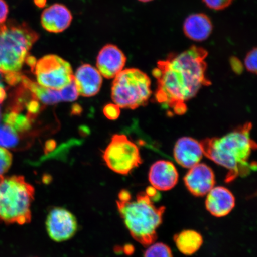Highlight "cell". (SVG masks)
<instances>
[{
	"label": "cell",
	"instance_id": "30bf717a",
	"mask_svg": "<svg viewBox=\"0 0 257 257\" xmlns=\"http://www.w3.org/2000/svg\"><path fill=\"white\" fill-rule=\"evenodd\" d=\"M186 188L197 197L206 195L214 187L216 181L213 170L203 163L190 168L184 178Z\"/></svg>",
	"mask_w": 257,
	"mask_h": 257
},
{
	"label": "cell",
	"instance_id": "603a6c76",
	"mask_svg": "<svg viewBox=\"0 0 257 257\" xmlns=\"http://www.w3.org/2000/svg\"><path fill=\"white\" fill-rule=\"evenodd\" d=\"M61 96H62V101H73L76 100L78 97V92L77 90L75 82L73 79L70 84L67 85L60 90Z\"/></svg>",
	"mask_w": 257,
	"mask_h": 257
},
{
	"label": "cell",
	"instance_id": "ffe728a7",
	"mask_svg": "<svg viewBox=\"0 0 257 257\" xmlns=\"http://www.w3.org/2000/svg\"><path fill=\"white\" fill-rule=\"evenodd\" d=\"M3 121L7 126L17 133H24L30 128L32 120L28 115L19 113V112L10 110L3 117Z\"/></svg>",
	"mask_w": 257,
	"mask_h": 257
},
{
	"label": "cell",
	"instance_id": "5bb4252c",
	"mask_svg": "<svg viewBox=\"0 0 257 257\" xmlns=\"http://www.w3.org/2000/svg\"><path fill=\"white\" fill-rule=\"evenodd\" d=\"M72 19L71 12L65 6L54 4L44 10L41 22L45 30L50 33H60L69 28Z\"/></svg>",
	"mask_w": 257,
	"mask_h": 257
},
{
	"label": "cell",
	"instance_id": "f546056e",
	"mask_svg": "<svg viewBox=\"0 0 257 257\" xmlns=\"http://www.w3.org/2000/svg\"><path fill=\"white\" fill-rule=\"evenodd\" d=\"M146 194L148 195V197H149L152 200H153L154 198H156L157 197L158 192H157V189L153 187L152 186L147 188Z\"/></svg>",
	"mask_w": 257,
	"mask_h": 257
},
{
	"label": "cell",
	"instance_id": "ba28073f",
	"mask_svg": "<svg viewBox=\"0 0 257 257\" xmlns=\"http://www.w3.org/2000/svg\"><path fill=\"white\" fill-rule=\"evenodd\" d=\"M37 83L43 87L60 91L73 79V70L69 62L62 57L49 54L38 60L32 69Z\"/></svg>",
	"mask_w": 257,
	"mask_h": 257
},
{
	"label": "cell",
	"instance_id": "277c9868",
	"mask_svg": "<svg viewBox=\"0 0 257 257\" xmlns=\"http://www.w3.org/2000/svg\"><path fill=\"white\" fill-rule=\"evenodd\" d=\"M38 35L29 26L14 21L0 25V72L20 73Z\"/></svg>",
	"mask_w": 257,
	"mask_h": 257
},
{
	"label": "cell",
	"instance_id": "f1b7e54d",
	"mask_svg": "<svg viewBox=\"0 0 257 257\" xmlns=\"http://www.w3.org/2000/svg\"><path fill=\"white\" fill-rule=\"evenodd\" d=\"M132 199L130 192L126 190H122L118 195V200L120 201H127Z\"/></svg>",
	"mask_w": 257,
	"mask_h": 257
},
{
	"label": "cell",
	"instance_id": "836d02e7",
	"mask_svg": "<svg viewBox=\"0 0 257 257\" xmlns=\"http://www.w3.org/2000/svg\"><path fill=\"white\" fill-rule=\"evenodd\" d=\"M138 1L143 2V3H147L153 1V0H138Z\"/></svg>",
	"mask_w": 257,
	"mask_h": 257
},
{
	"label": "cell",
	"instance_id": "8fae6325",
	"mask_svg": "<svg viewBox=\"0 0 257 257\" xmlns=\"http://www.w3.org/2000/svg\"><path fill=\"white\" fill-rule=\"evenodd\" d=\"M126 57L119 48L113 44L106 45L96 58V67L101 76L107 79L115 78L123 70Z\"/></svg>",
	"mask_w": 257,
	"mask_h": 257
},
{
	"label": "cell",
	"instance_id": "e0dca14e",
	"mask_svg": "<svg viewBox=\"0 0 257 257\" xmlns=\"http://www.w3.org/2000/svg\"><path fill=\"white\" fill-rule=\"evenodd\" d=\"M213 29L211 19L204 14L189 15L185 19L183 26L186 36L195 41H203L208 39Z\"/></svg>",
	"mask_w": 257,
	"mask_h": 257
},
{
	"label": "cell",
	"instance_id": "484cf974",
	"mask_svg": "<svg viewBox=\"0 0 257 257\" xmlns=\"http://www.w3.org/2000/svg\"><path fill=\"white\" fill-rule=\"evenodd\" d=\"M208 8L214 11H221L229 7L233 0H202Z\"/></svg>",
	"mask_w": 257,
	"mask_h": 257
},
{
	"label": "cell",
	"instance_id": "d4e9b609",
	"mask_svg": "<svg viewBox=\"0 0 257 257\" xmlns=\"http://www.w3.org/2000/svg\"><path fill=\"white\" fill-rule=\"evenodd\" d=\"M256 48H253L247 53L245 59V66L248 71L256 73Z\"/></svg>",
	"mask_w": 257,
	"mask_h": 257
},
{
	"label": "cell",
	"instance_id": "9a60e30c",
	"mask_svg": "<svg viewBox=\"0 0 257 257\" xmlns=\"http://www.w3.org/2000/svg\"><path fill=\"white\" fill-rule=\"evenodd\" d=\"M200 143L191 137H183L177 141L173 155L176 162L185 168L197 165L203 156Z\"/></svg>",
	"mask_w": 257,
	"mask_h": 257
},
{
	"label": "cell",
	"instance_id": "8992f818",
	"mask_svg": "<svg viewBox=\"0 0 257 257\" xmlns=\"http://www.w3.org/2000/svg\"><path fill=\"white\" fill-rule=\"evenodd\" d=\"M152 94L151 79L140 69L123 70L112 82V101L120 108L134 110L146 105Z\"/></svg>",
	"mask_w": 257,
	"mask_h": 257
},
{
	"label": "cell",
	"instance_id": "ac0fdd59",
	"mask_svg": "<svg viewBox=\"0 0 257 257\" xmlns=\"http://www.w3.org/2000/svg\"><path fill=\"white\" fill-rule=\"evenodd\" d=\"M21 83L35 99L44 105H53L62 101L60 91L43 87L25 76L22 78Z\"/></svg>",
	"mask_w": 257,
	"mask_h": 257
},
{
	"label": "cell",
	"instance_id": "cb8c5ba5",
	"mask_svg": "<svg viewBox=\"0 0 257 257\" xmlns=\"http://www.w3.org/2000/svg\"><path fill=\"white\" fill-rule=\"evenodd\" d=\"M12 155L7 150L0 147V177H3L11 168Z\"/></svg>",
	"mask_w": 257,
	"mask_h": 257
},
{
	"label": "cell",
	"instance_id": "e575fe53",
	"mask_svg": "<svg viewBox=\"0 0 257 257\" xmlns=\"http://www.w3.org/2000/svg\"><path fill=\"white\" fill-rule=\"evenodd\" d=\"M3 177H0V180L2 179V178H3Z\"/></svg>",
	"mask_w": 257,
	"mask_h": 257
},
{
	"label": "cell",
	"instance_id": "4dcf8cb0",
	"mask_svg": "<svg viewBox=\"0 0 257 257\" xmlns=\"http://www.w3.org/2000/svg\"><path fill=\"white\" fill-rule=\"evenodd\" d=\"M6 97V92L5 86L3 83L0 84V104L5 100Z\"/></svg>",
	"mask_w": 257,
	"mask_h": 257
},
{
	"label": "cell",
	"instance_id": "d6986e66",
	"mask_svg": "<svg viewBox=\"0 0 257 257\" xmlns=\"http://www.w3.org/2000/svg\"><path fill=\"white\" fill-rule=\"evenodd\" d=\"M174 239L179 251L186 255L197 252L203 243L201 234L192 230H184L177 234Z\"/></svg>",
	"mask_w": 257,
	"mask_h": 257
},
{
	"label": "cell",
	"instance_id": "7a4b0ae2",
	"mask_svg": "<svg viewBox=\"0 0 257 257\" xmlns=\"http://www.w3.org/2000/svg\"><path fill=\"white\" fill-rule=\"evenodd\" d=\"M252 123H246L221 137L207 138L200 143L203 154L209 159L228 170L226 181L238 176L248 175L256 168L249 163L250 154L256 144L250 137Z\"/></svg>",
	"mask_w": 257,
	"mask_h": 257
},
{
	"label": "cell",
	"instance_id": "1f68e13d",
	"mask_svg": "<svg viewBox=\"0 0 257 257\" xmlns=\"http://www.w3.org/2000/svg\"><path fill=\"white\" fill-rule=\"evenodd\" d=\"M54 145H55V143H54L53 141H50L47 144L46 149L48 152V151L53 150V148H54Z\"/></svg>",
	"mask_w": 257,
	"mask_h": 257
},
{
	"label": "cell",
	"instance_id": "7402d4cb",
	"mask_svg": "<svg viewBox=\"0 0 257 257\" xmlns=\"http://www.w3.org/2000/svg\"><path fill=\"white\" fill-rule=\"evenodd\" d=\"M149 246L144 257H173L171 249L165 243H153Z\"/></svg>",
	"mask_w": 257,
	"mask_h": 257
},
{
	"label": "cell",
	"instance_id": "2e32d148",
	"mask_svg": "<svg viewBox=\"0 0 257 257\" xmlns=\"http://www.w3.org/2000/svg\"><path fill=\"white\" fill-rule=\"evenodd\" d=\"M207 195L205 207L215 217L227 216L235 205V198L232 193L223 186L214 187Z\"/></svg>",
	"mask_w": 257,
	"mask_h": 257
},
{
	"label": "cell",
	"instance_id": "83f0119b",
	"mask_svg": "<svg viewBox=\"0 0 257 257\" xmlns=\"http://www.w3.org/2000/svg\"><path fill=\"white\" fill-rule=\"evenodd\" d=\"M9 8L5 0H0V25L4 24L7 19Z\"/></svg>",
	"mask_w": 257,
	"mask_h": 257
},
{
	"label": "cell",
	"instance_id": "4316f807",
	"mask_svg": "<svg viewBox=\"0 0 257 257\" xmlns=\"http://www.w3.org/2000/svg\"><path fill=\"white\" fill-rule=\"evenodd\" d=\"M105 116L109 120H116L120 114V107L115 104L106 105L103 109Z\"/></svg>",
	"mask_w": 257,
	"mask_h": 257
},
{
	"label": "cell",
	"instance_id": "44dd1931",
	"mask_svg": "<svg viewBox=\"0 0 257 257\" xmlns=\"http://www.w3.org/2000/svg\"><path fill=\"white\" fill-rule=\"evenodd\" d=\"M18 143V134L7 125H0V146L13 149Z\"/></svg>",
	"mask_w": 257,
	"mask_h": 257
},
{
	"label": "cell",
	"instance_id": "4fadbf2b",
	"mask_svg": "<svg viewBox=\"0 0 257 257\" xmlns=\"http://www.w3.org/2000/svg\"><path fill=\"white\" fill-rule=\"evenodd\" d=\"M73 80L79 95L85 97L97 94L102 82V76L97 69L88 64H82L77 69Z\"/></svg>",
	"mask_w": 257,
	"mask_h": 257
},
{
	"label": "cell",
	"instance_id": "9c48e42d",
	"mask_svg": "<svg viewBox=\"0 0 257 257\" xmlns=\"http://www.w3.org/2000/svg\"><path fill=\"white\" fill-rule=\"evenodd\" d=\"M48 236L56 242H65L71 239L78 230L75 216L62 207L54 208L48 213L46 221Z\"/></svg>",
	"mask_w": 257,
	"mask_h": 257
},
{
	"label": "cell",
	"instance_id": "6da1fadb",
	"mask_svg": "<svg viewBox=\"0 0 257 257\" xmlns=\"http://www.w3.org/2000/svg\"><path fill=\"white\" fill-rule=\"evenodd\" d=\"M208 54L204 48L193 46L181 53H170L157 62L153 70L157 83L155 98L172 114H185L186 102L202 86L211 84L207 76Z\"/></svg>",
	"mask_w": 257,
	"mask_h": 257
},
{
	"label": "cell",
	"instance_id": "5b68a950",
	"mask_svg": "<svg viewBox=\"0 0 257 257\" xmlns=\"http://www.w3.org/2000/svg\"><path fill=\"white\" fill-rule=\"evenodd\" d=\"M35 189L24 177L13 176L0 180V223L24 225L31 222Z\"/></svg>",
	"mask_w": 257,
	"mask_h": 257
},
{
	"label": "cell",
	"instance_id": "52a82bcc",
	"mask_svg": "<svg viewBox=\"0 0 257 257\" xmlns=\"http://www.w3.org/2000/svg\"><path fill=\"white\" fill-rule=\"evenodd\" d=\"M103 158L109 168L126 175L143 163L139 148L124 135L116 134L106 148Z\"/></svg>",
	"mask_w": 257,
	"mask_h": 257
},
{
	"label": "cell",
	"instance_id": "7c38bea8",
	"mask_svg": "<svg viewBox=\"0 0 257 257\" xmlns=\"http://www.w3.org/2000/svg\"><path fill=\"white\" fill-rule=\"evenodd\" d=\"M149 179L151 185L157 191H166L175 187L179 175L172 162L160 160L151 167Z\"/></svg>",
	"mask_w": 257,
	"mask_h": 257
},
{
	"label": "cell",
	"instance_id": "3957f363",
	"mask_svg": "<svg viewBox=\"0 0 257 257\" xmlns=\"http://www.w3.org/2000/svg\"><path fill=\"white\" fill-rule=\"evenodd\" d=\"M117 206L125 226L134 239L145 246L154 243L157 230L162 223L165 208L157 207L146 193L134 200L117 201Z\"/></svg>",
	"mask_w": 257,
	"mask_h": 257
},
{
	"label": "cell",
	"instance_id": "d6a6232c",
	"mask_svg": "<svg viewBox=\"0 0 257 257\" xmlns=\"http://www.w3.org/2000/svg\"><path fill=\"white\" fill-rule=\"evenodd\" d=\"M3 79H4V75L2 72H0V84H2Z\"/></svg>",
	"mask_w": 257,
	"mask_h": 257
}]
</instances>
